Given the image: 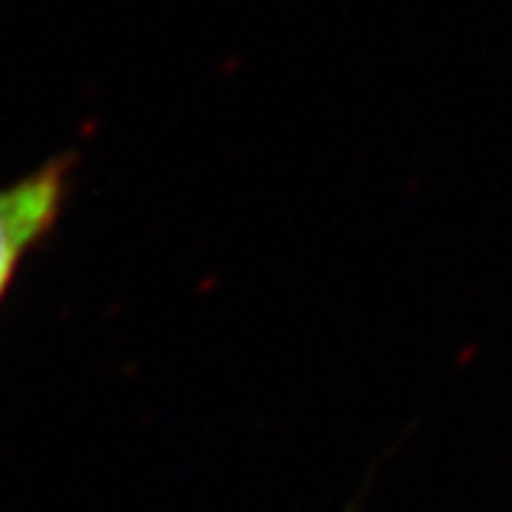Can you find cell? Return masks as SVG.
Here are the masks:
<instances>
[{"label": "cell", "mask_w": 512, "mask_h": 512, "mask_svg": "<svg viewBox=\"0 0 512 512\" xmlns=\"http://www.w3.org/2000/svg\"><path fill=\"white\" fill-rule=\"evenodd\" d=\"M77 154L66 151L0 188V305L12 291L26 256L57 228L72 191Z\"/></svg>", "instance_id": "6da1fadb"}]
</instances>
